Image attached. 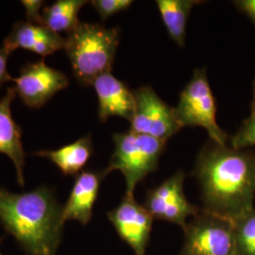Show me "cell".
<instances>
[{"instance_id":"1","label":"cell","mask_w":255,"mask_h":255,"mask_svg":"<svg viewBox=\"0 0 255 255\" xmlns=\"http://www.w3.org/2000/svg\"><path fill=\"white\" fill-rule=\"evenodd\" d=\"M195 174L203 210L234 223L255 209V153L210 140L197 158Z\"/></svg>"},{"instance_id":"2","label":"cell","mask_w":255,"mask_h":255,"mask_svg":"<svg viewBox=\"0 0 255 255\" xmlns=\"http://www.w3.org/2000/svg\"><path fill=\"white\" fill-rule=\"evenodd\" d=\"M62 213L49 187L17 194L0 186V222L29 255H56L64 224Z\"/></svg>"},{"instance_id":"3","label":"cell","mask_w":255,"mask_h":255,"mask_svg":"<svg viewBox=\"0 0 255 255\" xmlns=\"http://www.w3.org/2000/svg\"><path fill=\"white\" fill-rule=\"evenodd\" d=\"M119 27L80 23L67 33L64 50L74 77L82 85H92L101 75L111 73L119 46Z\"/></svg>"},{"instance_id":"4","label":"cell","mask_w":255,"mask_h":255,"mask_svg":"<svg viewBox=\"0 0 255 255\" xmlns=\"http://www.w3.org/2000/svg\"><path fill=\"white\" fill-rule=\"evenodd\" d=\"M115 150L107 174L119 170L126 181V194L133 195L135 186L147 175L156 171L166 142L128 130L113 135Z\"/></svg>"},{"instance_id":"5","label":"cell","mask_w":255,"mask_h":255,"mask_svg":"<svg viewBox=\"0 0 255 255\" xmlns=\"http://www.w3.org/2000/svg\"><path fill=\"white\" fill-rule=\"evenodd\" d=\"M174 109L182 128H203L208 132L211 141L219 145H227L228 135L217 122L216 100L205 68L194 71Z\"/></svg>"},{"instance_id":"6","label":"cell","mask_w":255,"mask_h":255,"mask_svg":"<svg viewBox=\"0 0 255 255\" xmlns=\"http://www.w3.org/2000/svg\"><path fill=\"white\" fill-rule=\"evenodd\" d=\"M181 255H237L235 223L204 210L183 227Z\"/></svg>"},{"instance_id":"7","label":"cell","mask_w":255,"mask_h":255,"mask_svg":"<svg viewBox=\"0 0 255 255\" xmlns=\"http://www.w3.org/2000/svg\"><path fill=\"white\" fill-rule=\"evenodd\" d=\"M133 95L135 110L129 122V130L165 142L181 130L175 109L166 104L153 88L142 86L133 90Z\"/></svg>"},{"instance_id":"8","label":"cell","mask_w":255,"mask_h":255,"mask_svg":"<svg viewBox=\"0 0 255 255\" xmlns=\"http://www.w3.org/2000/svg\"><path fill=\"white\" fill-rule=\"evenodd\" d=\"M15 91L27 107L39 109L43 107L56 93L65 89L69 80L60 70L46 65L44 59L25 64L20 75L12 78Z\"/></svg>"},{"instance_id":"9","label":"cell","mask_w":255,"mask_h":255,"mask_svg":"<svg viewBox=\"0 0 255 255\" xmlns=\"http://www.w3.org/2000/svg\"><path fill=\"white\" fill-rule=\"evenodd\" d=\"M184 172L178 171L147 192L144 206L153 219L166 220L183 228L187 218L199 213L200 209L187 201L184 195Z\"/></svg>"},{"instance_id":"10","label":"cell","mask_w":255,"mask_h":255,"mask_svg":"<svg viewBox=\"0 0 255 255\" xmlns=\"http://www.w3.org/2000/svg\"><path fill=\"white\" fill-rule=\"evenodd\" d=\"M108 219L135 255H146L153 218L144 205L134 200L133 195L126 194L119 205L108 213Z\"/></svg>"},{"instance_id":"11","label":"cell","mask_w":255,"mask_h":255,"mask_svg":"<svg viewBox=\"0 0 255 255\" xmlns=\"http://www.w3.org/2000/svg\"><path fill=\"white\" fill-rule=\"evenodd\" d=\"M92 85L98 97V115L101 122H106L112 117L130 122L135 110L133 91L111 73L101 75Z\"/></svg>"},{"instance_id":"12","label":"cell","mask_w":255,"mask_h":255,"mask_svg":"<svg viewBox=\"0 0 255 255\" xmlns=\"http://www.w3.org/2000/svg\"><path fill=\"white\" fill-rule=\"evenodd\" d=\"M65 38L41 24L27 21L16 23L4 40L3 47L9 54L18 48L32 51L43 58L64 49Z\"/></svg>"},{"instance_id":"13","label":"cell","mask_w":255,"mask_h":255,"mask_svg":"<svg viewBox=\"0 0 255 255\" xmlns=\"http://www.w3.org/2000/svg\"><path fill=\"white\" fill-rule=\"evenodd\" d=\"M106 170L82 171L74 182L69 199L63 206L62 219L77 220L82 225L89 223L93 217V209L98 199L101 181L106 177Z\"/></svg>"},{"instance_id":"14","label":"cell","mask_w":255,"mask_h":255,"mask_svg":"<svg viewBox=\"0 0 255 255\" xmlns=\"http://www.w3.org/2000/svg\"><path fill=\"white\" fill-rule=\"evenodd\" d=\"M14 87L7 89L0 100V153L9 156L14 164L19 184H25L24 165L26 152L22 143V129L11 117V102L16 97Z\"/></svg>"},{"instance_id":"15","label":"cell","mask_w":255,"mask_h":255,"mask_svg":"<svg viewBox=\"0 0 255 255\" xmlns=\"http://www.w3.org/2000/svg\"><path fill=\"white\" fill-rule=\"evenodd\" d=\"M92 154L93 144L90 134L58 149L40 150L35 153L37 156L49 159L65 176L80 173Z\"/></svg>"},{"instance_id":"16","label":"cell","mask_w":255,"mask_h":255,"mask_svg":"<svg viewBox=\"0 0 255 255\" xmlns=\"http://www.w3.org/2000/svg\"><path fill=\"white\" fill-rule=\"evenodd\" d=\"M168 35L183 47L186 36V25L192 9L202 1L197 0H157L155 1Z\"/></svg>"},{"instance_id":"17","label":"cell","mask_w":255,"mask_h":255,"mask_svg":"<svg viewBox=\"0 0 255 255\" xmlns=\"http://www.w3.org/2000/svg\"><path fill=\"white\" fill-rule=\"evenodd\" d=\"M87 3L85 0H58L43 9L41 24L57 34L68 33L81 23L79 12Z\"/></svg>"},{"instance_id":"18","label":"cell","mask_w":255,"mask_h":255,"mask_svg":"<svg viewBox=\"0 0 255 255\" xmlns=\"http://www.w3.org/2000/svg\"><path fill=\"white\" fill-rule=\"evenodd\" d=\"M237 255H255V208L235 222Z\"/></svg>"},{"instance_id":"19","label":"cell","mask_w":255,"mask_h":255,"mask_svg":"<svg viewBox=\"0 0 255 255\" xmlns=\"http://www.w3.org/2000/svg\"><path fill=\"white\" fill-rule=\"evenodd\" d=\"M255 146V115H251L231 138V146L237 149H247Z\"/></svg>"},{"instance_id":"20","label":"cell","mask_w":255,"mask_h":255,"mask_svg":"<svg viewBox=\"0 0 255 255\" xmlns=\"http://www.w3.org/2000/svg\"><path fill=\"white\" fill-rule=\"evenodd\" d=\"M92 7L101 15L102 21L128 9L133 1L132 0H93L90 2Z\"/></svg>"},{"instance_id":"21","label":"cell","mask_w":255,"mask_h":255,"mask_svg":"<svg viewBox=\"0 0 255 255\" xmlns=\"http://www.w3.org/2000/svg\"><path fill=\"white\" fill-rule=\"evenodd\" d=\"M21 3L25 7L27 22L34 23V24H41V14L43 10L42 7L44 5V1L24 0Z\"/></svg>"},{"instance_id":"22","label":"cell","mask_w":255,"mask_h":255,"mask_svg":"<svg viewBox=\"0 0 255 255\" xmlns=\"http://www.w3.org/2000/svg\"><path fill=\"white\" fill-rule=\"evenodd\" d=\"M233 3L255 26V0H237Z\"/></svg>"},{"instance_id":"23","label":"cell","mask_w":255,"mask_h":255,"mask_svg":"<svg viewBox=\"0 0 255 255\" xmlns=\"http://www.w3.org/2000/svg\"><path fill=\"white\" fill-rule=\"evenodd\" d=\"M9 56V52L2 46L0 48V88L4 83L11 81L12 79L9 76L8 68H7Z\"/></svg>"},{"instance_id":"24","label":"cell","mask_w":255,"mask_h":255,"mask_svg":"<svg viewBox=\"0 0 255 255\" xmlns=\"http://www.w3.org/2000/svg\"><path fill=\"white\" fill-rule=\"evenodd\" d=\"M251 115H255V79L253 84V101L251 104Z\"/></svg>"},{"instance_id":"25","label":"cell","mask_w":255,"mask_h":255,"mask_svg":"<svg viewBox=\"0 0 255 255\" xmlns=\"http://www.w3.org/2000/svg\"><path fill=\"white\" fill-rule=\"evenodd\" d=\"M1 242H2V238H0V244H1ZM0 255H3L2 253H1V251H0Z\"/></svg>"}]
</instances>
